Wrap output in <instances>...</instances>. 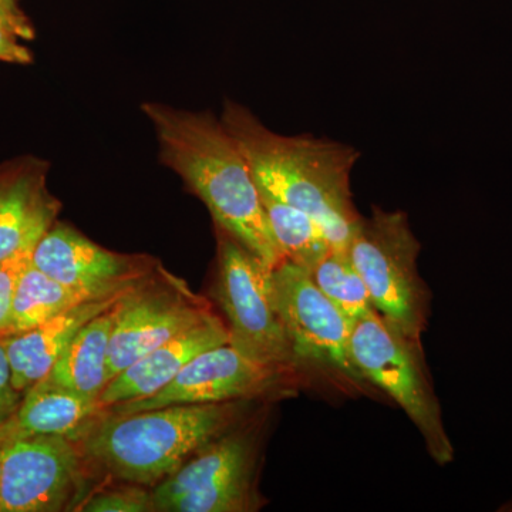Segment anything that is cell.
Segmentation results:
<instances>
[{"mask_svg": "<svg viewBox=\"0 0 512 512\" xmlns=\"http://www.w3.org/2000/svg\"><path fill=\"white\" fill-rule=\"evenodd\" d=\"M141 110L156 131L161 163L204 202L217 228L272 269L281 265L251 165L221 119L151 101Z\"/></svg>", "mask_w": 512, "mask_h": 512, "instance_id": "6da1fadb", "label": "cell"}, {"mask_svg": "<svg viewBox=\"0 0 512 512\" xmlns=\"http://www.w3.org/2000/svg\"><path fill=\"white\" fill-rule=\"evenodd\" d=\"M221 121L247 157L261 194L311 215L333 251L348 252L362 218L350 187L359 151L338 141L282 136L231 100Z\"/></svg>", "mask_w": 512, "mask_h": 512, "instance_id": "7a4b0ae2", "label": "cell"}, {"mask_svg": "<svg viewBox=\"0 0 512 512\" xmlns=\"http://www.w3.org/2000/svg\"><path fill=\"white\" fill-rule=\"evenodd\" d=\"M245 400L109 414L80 441L84 458L124 483L156 487L237 423Z\"/></svg>", "mask_w": 512, "mask_h": 512, "instance_id": "3957f363", "label": "cell"}, {"mask_svg": "<svg viewBox=\"0 0 512 512\" xmlns=\"http://www.w3.org/2000/svg\"><path fill=\"white\" fill-rule=\"evenodd\" d=\"M420 251L406 212L373 207L369 217L360 218L348 254L376 311L404 336L423 343L431 293L417 268Z\"/></svg>", "mask_w": 512, "mask_h": 512, "instance_id": "277c9868", "label": "cell"}, {"mask_svg": "<svg viewBox=\"0 0 512 512\" xmlns=\"http://www.w3.org/2000/svg\"><path fill=\"white\" fill-rule=\"evenodd\" d=\"M350 355L366 383H372L402 407L439 466L454 460L439 399L424 360L423 343L404 336L379 312L357 320L350 335Z\"/></svg>", "mask_w": 512, "mask_h": 512, "instance_id": "5b68a950", "label": "cell"}, {"mask_svg": "<svg viewBox=\"0 0 512 512\" xmlns=\"http://www.w3.org/2000/svg\"><path fill=\"white\" fill-rule=\"evenodd\" d=\"M272 271L218 228L215 296L227 318L229 343L248 356L298 373L302 367L279 316Z\"/></svg>", "mask_w": 512, "mask_h": 512, "instance_id": "8992f818", "label": "cell"}, {"mask_svg": "<svg viewBox=\"0 0 512 512\" xmlns=\"http://www.w3.org/2000/svg\"><path fill=\"white\" fill-rule=\"evenodd\" d=\"M256 447L251 434L228 431L202 446L158 483L161 512H251L261 508L255 488Z\"/></svg>", "mask_w": 512, "mask_h": 512, "instance_id": "52a82bcc", "label": "cell"}, {"mask_svg": "<svg viewBox=\"0 0 512 512\" xmlns=\"http://www.w3.org/2000/svg\"><path fill=\"white\" fill-rule=\"evenodd\" d=\"M79 444L59 436L13 430L3 448L0 512L73 510L83 485Z\"/></svg>", "mask_w": 512, "mask_h": 512, "instance_id": "ba28073f", "label": "cell"}, {"mask_svg": "<svg viewBox=\"0 0 512 512\" xmlns=\"http://www.w3.org/2000/svg\"><path fill=\"white\" fill-rule=\"evenodd\" d=\"M276 306L301 367L315 366L360 387L350 355L352 323L320 292L308 271L285 261L272 271Z\"/></svg>", "mask_w": 512, "mask_h": 512, "instance_id": "9c48e42d", "label": "cell"}, {"mask_svg": "<svg viewBox=\"0 0 512 512\" xmlns=\"http://www.w3.org/2000/svg\"><path fill=\"white\" fill-rule=\"evenodd\" d=\"M295 375L292 370L269 365L225 343L191 360L160 392L146 399L113 404L107 407V413L144 412L174 404L248 402L275 393Z\"/></svg>", "mask_w": 512, "mask_h": 512, "instance_id": "30bf717a", "label": "cell"}, {"mask_svg": "<svg viewBox=\"0 0 512 512\" xmlns=\"http://www.w3.org/2000/svg\"><path fill=\"white\" fill-rule=\"evenodd\" d=\"M210 313L207 302L170 276L164 284L147 278L138 282L111 308L110 382L141 356L197 325Z\"/></svg>", "mask_w": 512, "mask_h": 512, "instance_id": "8fae6325", "label": "cell"}, {"mask_svg": "<svg viewBox=\"0 0 512 512\" xmlns=\"http://www.w3.org/2000/svg\"><path fill=\"white\" fill-rule=\"evenodd\" d=\"M32 264L89 299L121 295L147 278L146 256L117 254L66 224H53L37 241Z\"/></svg>", "mask_w": 512, "mask_h": 512, "instance_id": "7c38bea8", "label": "cell"}, {"mask_svg": "<svg viewBox=\"0 0 512 512\" xmlns=\"http://www.w3.org/2000/svg\"><path fill=\"white\" fill-rule=\"evenodd\" d=\"M229 342L227 323L210 313L197 325L178 333L113 377L101 393L100 402L110 407L153 396L202 352Z\"/></svg>", "mask_w": 512, "mask_h": 512, "instance_id": "4fadbf2b", "label": "cell"}, {"mask_svg": "<svg viewBox=\"0 0 512 512\" xmlns=\"http://www.w3.org/2000/svg\"><path fill=\"white\" fill-rule=\"evenodd\" d=\"M60 202L46 185V165L29 160L0 173V261L35 244L56 222Z\"/></svg>", "mask_w": 512, "mask_h": 512, "instance_id": "5bb4252c", "label": "cell"}, {"mask_svg": "<svg viewBox=\"0 0 512 512\" xmlns=\"http://www.w3.org/2000/svg\"><path fill=\"white\" fill-rule=\"evenodd\" d=\"M124 293L79 303L36 328L0 339L8 353L16 390L25 394L33 384L45 379L83 326L113 308Z\"/></svg>", "mask_w": 512, "mask_h": 512, "instance_id": "9a60e30c", "label": "cell"}, {"mask_svg": "<svg viewBox=\"0 0 512 512\" xmlns=\"http://www.w3.org/2000/svg\"><path fill=\"white\" fill-rule=\"evenodd\" d=\"M106 414L107 407L100 400L73 392L45 377L23 394L10 424L19 433L59 436L79 444Z\"/></svg>", "mask_w": 512, "mask_h": 512, "instance_id": "2e32d148", "label": "cell"}, {"mask_svg": "<svg viewBox=\"0 0 512 512\" xmlns=\"http://www.w3.org/2000/svg\"><path fill=\"white\" fill-rule=\"evenodd\" d=\"M113 316L111 309L90 320L77 333L46 379L50 382L100 400L110 383L109 346Z\"/></svg>", "mask_w": 512, "mask_h": 512, "instance_id": "e0dca14e", "label": "cell"}, {"mask_svg": "<svg viewBox=\"0 0 512 512\" xmlns=\"http://www.w3.org/2000/svg\"><path fill=\"white\" fill-rule=\"evenodd\" d=\"M262 195L266 218L286 261L311 271L333 251L319 222L298 208Z\"/></svg>", "mask_w": 512, "mask_h": 512, "instance_id": "ac0fdd59", "label": "cell"}, {"mask_svg": "<svg viewBox=\"0 0 512 512\" xmlns=\"http://www.w3.org/2000/svg\"><path fill=\"white\" fill-rule=\"evenodd\" d=\"M86 301L93 299L60 284L30 262L16 289L9 336L36 328L59 313Z\"/></svg>", "mask_w": 512, "mask_h": 512, "instance_id": "d6986e66", "label": "cell"}, {"mask_svg": "<svg viewBox=\"0 0 512 512\" xmlns=\"http://www.w3.org/2000/svg\"><path fill=\"white\" fill-rule=\"evenodd\" d=\"M309 275L320 292L349 319L352 325L376 311L365 281L353 265L348 252H330L309 271Z\"/></svg>", "mask_w": 512, "mask_h": 512, "instance_id": "ffe728a7", "label": "cell"}, {"mask_svg": "<svg viewBox=\"0 0 512 512\" xmlns=\"http://www.w3.org/2000/svg\"><path fill=\"white\" fill-rule=\"evenodd\" d=\"M87 512H151L154 507L153 491L144 485L128 483L119 487L106 488L93 494L82 504Z\"/></svg>", "mask_w": 512, "mask_h": 512, "instance_id": "44dd1931", "label": "cell"}, {"mask_svg": "<svg viewBox=\"0 0 512 512\" xmlns=\"http://www.w3.org/2000/svg\"><path fill=\"white\" fill-rule=\"evenodd\" d=\"M35 244L26 245L15 254L0 261V339L9 336L12 323L13 302L23 272L32 262Z\"/></svg>", "mask_w": 512, "mask_h": 512, "instance_id": "7402d4cb", "label": "cell"}, {"mask_svg": "<svg viewBox=\"0 0 512 512\" xmlns=\"http://www.w3.org/2000/svg\"><path fill=\"white\" fill-rule=\"evenodd\" d=\"M23 394L13 384L8 353L0 340V424L8 421L18 410Z\"/></svg>", "mask_w": 512, "mask_h": 512, "instance_id": "603a6c76", "label": "cell"}, {"mask_svg": "<svg viewBox=\"0 0 512 512\" xmlns=\"http://www.w3.org/2000/svg\"><path fill=\"white\" fill-rule=\"evenodd\" d=\"M20 0H0V29L8 30L19 39H35V28L19 5Z\"/></svg>", "mask_w": 512, "mask_h": 512, "instance_id": "cb8c5ba5", "label": "cell"}, {"mask_svg": "<svg viewBox=\"0 0 512 512\" xmlns=\"http://www.w3.org/2000/svg\"><path fill=\"white\" fill-rule=\"evenodd\" d=\"M19 37L0 29V60L8 63L29 64L33 62L28 47L19 42Z\"/></svg>", "mask_w": 512, "mask_h": 512, "instance_id": "d4e9b609", "label": "cell"}, {"mask_svg": "<svg viewBox=\"0 0 512 512\" xmlns=\"http://www.w3.org/2000/svg\"><path fill=\"white\" fill-rule=\"evenodd\" d=\"M9 436V420L0 424V480H2L3 448Z\"/></svg>", "mask_w": 512, "mask_h": 512, "instance_id": "484cf974", "label": "cell"}]
</instances>
